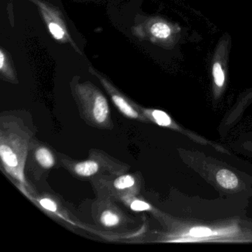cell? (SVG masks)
I'll return each mask as SVG.
<instances>
[{"instance_id": "obj_5", "label": "cell", "mask_w": 252, "mask_h": 252, "mask_svg": "<svg viewBox=\"0 0 252 252\" xmlns=\"http://www.w3.org/2000/svg\"><path fill=\"white\" fill-rule=\"evenodd\" d=\"M150 35L158 39H167L171 35V29L166 23L157 22L150 26L149 29Z\"/></svg>"}, {"instance_id": "obj_13", "label": "cell", "mask_w": 252, "mask_h": 252, "mask_svg": "<svg viewBox=\"0 0 252 252\" xmlns=\"http://www.w3.org/2000/svg\"><path fill=\"white\" fill-rule=\"evenodd\" d=\"M153 116L156 122L160 126H169L171 124L170 118L164 112L160 110H155Z\"/></svg>"}, {"instance_id": "obj_15", "label": "cell", "mask_w": 252, "mask_h": 252, "mask_svg": "<svg viewBox=\"0 0 252 252\" xmlns=\"http://www.w3.org/2000/svg\"><path fill=\"white\" fill-rule=\"evenodd\" d=\"M150 206L148 203H145L141 200H135L131 203V209L136 212H141V211L148 210Z\"/></svg>"}, {"instance_id": "obj_7", "label": "cell", "mask_w": 252, "mask_h": 252, "mask_svg": "<svg viewBox=\"0 0 252 252\" xmlns=\"http://www.w3.org/2000/svg\"><path fill=\"white\" fill-rule=\"evenodd\" d=\"M98 169V165L96 162L93 160H87L78 163L75 166V170L78 175L81 176L89 177L96 173Z\"/></svg>"}, {"instance_id": "obj_3", "label": "cell", "mask_w": 252, "mask_h": 252, "mask_svg": "<svg viewBox=\"0 0 252 252\" xmlns=\"http://www.w3.org/2000/svg\"><path fill=\"white\" fill-rule=\"evenodd\" d=\"M0 72L2 76L8 79L15 78V71L12 60L7 51L2 48L0 49Z\"/></svg>"}, {"instance_id": "obj_9", "label": "cell", "mask_w": 252, "mask_h": 252, "mask_svg": "<svg viewBox=\"0 0 252 252\" xmlns=\"http://www.w3.org/2000/svg\"><path fill=\"white\" fill-rule=\"evenodd\" d=\"M36 157L39 164L43 167L51 168L54 165V156L48 149L41 148L38 150Z\"/></svg>"}, {"instance_id": "obj_6", "label": "cell", "mask_w": 252, "mask_h": 252, "mask_svg": "<svg viewBox=\"0 0 252 252\" xmlns=\"http://www.w3.org/2000/svg\"><path fill=\"white\" fill-rule=\"evenodd\" d=\"M112 98H113V101H114L116 107L124 114L126 115L128 117L133 118V119H136L138 117V115L137 112L129 105V103L123 97L117 95V94H112Z\"/></svg>"}, {"instance_id": "obj_16", "label": "cell", "mask_w": 252, "mask_h": 252, "mask_svg": "<svg viewBox=\"0 0 252 252\" xmlns=\"http://www.w3.org/2000/svg\"><path fill=\"white\" fill-rule=\"evenodd\" d=\"M40 204L42 205V207L48 210L51 211V212H56L57 211V205L52 200L48 198L42 199L40 200Z\"/></svg>"}, {"instance_id": "obj_4", "label": "cell", "mask_w": 252, "mask_h": 252, "mask_svg": "<svg viewBox=\"0 0 252 252\" xmlns=\"http://www.w3.org/2000/svg\"><path fill=\"white\" fill-rule=\"evenodd\" d=\"M216 179L221 187L228 189H232L238 185V180L236 175L227 169L220 170L217 173Z\"/></svg>"}, {"instance_id": "obj_14", "label": "cell", "mask_w": 252, "mask_h": 252, "mask_svg": "<svg viewBox=\"0 0 252 252\" xmlns=\"http://www.w3.org/2000/svg\"><path fill=\"white\" fill-rule=\"evenodd\" d=\"M189 234L194 237H209L212 235V230L206 227H195L189 231Z\"/></svg>"}, {"instance_id": "obj_8", "label": "cell", "mask_w": 252, "mask_h": 252, "mask_svg": "<svg viewBox=\"0 0 252 252\" xmlns=\"http://www.w3.org/2000/svg\"><path fill=\"white\" fill-rule=\"evenodd\" d=\"M0 156L2 158V161L11 167H15L18 164L17 156L8 146H0Z\"/></svg>"}, {"instance_id": "obj_1", "label": "cell", "mask_w": 252, "mask_h": 252, "mask_svg": "<svg viewBox=\"0 0 252 252\" xmlns=\"http://www.w3.org/2000/svg\"><path fill=\"white\" fill-rule=\"evenodd\" d=\"M30 1L37 6L39 13L52 37L61 43L69 44L76 51L81 54L79 48L75 44L74 41L73 40L69 33L67 23L61 11L56 7L47 3L43 0H30Z\"/></svg>"}, {"instance_id": "obj_2", "label": "cell", "mask_w": 252, "mask_h": 252, "mask_svg": "<svg viewBox=\"0 0 252 252\" xmlns=\"http://www.w3.org/2000/svg\"><path fill=\"white\" fill-rule=\"evenodd\" d=\"M93 113L98 123H103L107 119L109 113L108 104L105 97L101 94H96L94 97Z\"/></svg>"}, {"instance_id": "obj_11", "label": "cell", "mask_w": 252, "mask_h": 252, "mask_svg": "<svg viewBox=\"0 0 252 252\" xmlns=\"http://www.w3.org/2000/svg\"><path fill=\"white\" fill-rule=\"evenodd\" d=\"M135 184V180L130 175H124L119 177L115 181L114 187L118 189H124L132 187Z\"/></svg>"}, {"instance_id": "obj_10", "label": "cell", "mask_w": 252, "mask_h": 252, "mask_svg": "<svg viewBox=\"0 0 252 252\" xmlns=\"http://www.w3.org/2000/svg\"><path fill=\"white\" fill-rule=\"evenodd\" d=\"M101 222L103 225L107 227L114 226L119 222L118 215L110 211H105L101 216Z\"/></svg>"}, {"instance_id": "obj_12", "label": "cell", "mask_w": 252, "mask_h": 252, "mask_svg": "<svg viewBox=\"0 0 252 252\" xmlns=\"http://www.w3.org/2000/svg\"><path fill=\"white\" fill-rule=\"evenodd\" d=\"M213 76L215 82L218 87H222L225 81V76L222 67L219 63H215L213 66Z\"/></svg>"}]
</instances>
